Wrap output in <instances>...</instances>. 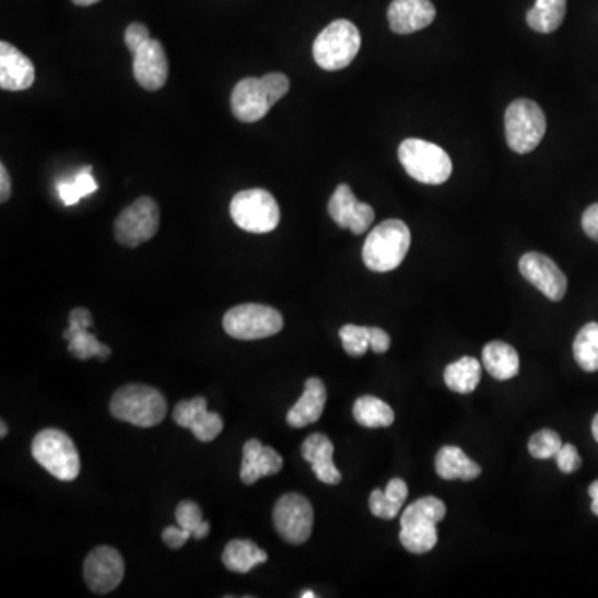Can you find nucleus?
Masks as SVG:
<instances>
[{"label":"nucleus","instance_id":"nucleus-1","mask_svg":"<svg viewBox=\"0 0 598 598\" xmlns=\"http://www.w3.org/2000/svg\"><path fill=\"white\" fill-rule=\"evenodd\" d=\"M290 92V79L284 73L273 72L261 79L239 80L232 94V112L243 124H255L267 117L277 102Z\"/></svg>","mask_w":598,"mask_h":598},{"label":"nucleus","instance_id":"nucleus-2","mask_svg":"<svg viewBox=\"0 0 598 598\" xmlns=\"http://www.w3.org/2000/svg\"><path fill=\"white\" fill-rule=\"evenodd\" d=\"M411 248V230L402 220H386L367 235L363 261L374 273H388L404 261Z\"/></svg>","mask_w":598,"mask_h":598},{"label":"nucleus","instance_id":"nucleus-3","mask_svg":"<svg viewBox=\"0 0 598 598\" xmlns=\"http://www.w3.org/2000/svg\"><path fill=\"white\" fill-rule=\"evenodd\" d=\"M446 517V505L437 497H422L408 505L401 516L402 547L411 553H427L437 546V524Z\"/></svg>","mask_w":598,"mask_h":598},{"label":"nucleus","instance_id":"nucleus-4","mask_svg":"<svg viewBox=\"0 0 598 598\" xmlns=\"http://www.w3.org/2000/svg\"><path fill=\"white\" fill-rule=\"evenodd\" d=\"M166 409L168 406L162 392L145 384H127L110 401L112 415L137 427L159 425L165 419Z\"/></svg>","mask_w":598,"mask_h":598},{"label":"nucleus","instance_id":"nucleus-5","mask_svg":"<svg viewBox=\"0 0 598 598\" xmlns=\"http://www.w3.org/2000/svg\"><path fill=\"white\" fill-rule=\"evenodd\" d=\"M399 162L419 184L443 185L453 175V160L436 143L408 139L399 145Z\"/></svg>","mask_w":598,"mask_h":598},{"label":"nucleus","instance_id":"nucleus-6","mask_svg":"<svg viewBox=\"0 0 598 598\" xmlns=\"http://www.w3.org/2000/svg\"><path fill=\"white\" fill-rule=\"evenodd\" d=\"M360 49L361 34L356 25L339 19L319 32L313 44V57L323 70L335 72L351 66Z\"/></svg>","mask_w":598,"mask_h":598},{"label":"nucleus","instance_id":"nucleus-7","mask_svg":"<svg viewBox=\"0 0 598 598\" xmlns=\"http://www.w3.org/2000/svg\"><path fill=\"white\" fill-rule=\"evenodd\" d=\"M505 140L512 152L526 155L533 152L547 132L542 108L529 98H517L505 110Z\"/></svg>","mask_w":598,"mask_h":598},{"label":"nucleus","instance_id":"nucleus-8","mask_svg":"<svg viewBox=\"0 0 598 598\" xmlns=\"http://www.w3.org/2000/svg\"><path fill=\"white\" fill-rule=\"evenodd\" d=\"M31 450L34 459L59 481L72 482L79 478V450L63 431H40L32 441Z\"/></svg>","mask_w":598,"mask_h":598},{"label":"nucleus","instance_id":"nucleus-9","mask_svg":"<svg viewBox=\"0 0 598 598\" xmlns=\"http://www.w3.org/2000/svg\"><path fill=\"white\" fill-rule=\"evenodd\" d=\"M230 213L239 228L256 235L273 232L281 219L277 198L263 188L236 194L230 203Z\"/></svg>","mask_w":598,"mask_h":598},{"label":"nucleus","instance_id":"nucleus-10","mask_svg":"<svg viewBox=\"0 0 598 598\" xmlns=\"http://www.w3.org/2000/svg\"><path fill=\"white\" fill-rule=\"evenodd\" d=\"M283 316L278 309L258 303H246L226 312L223 328L239 341L270 338L283 329Z\"/></svg>","mask_w":598,"mask_h":598},{"label":"nucleus","instance_id":"nucleus-11","mask_svg":"<svg viewBox=\"0 0 598 598\" xmlns=\"http://www.w3.org/2000/svg\"><path fill=\"white\" fill-rule=\"evenodd\" d=\"M160 210L155 200L140 197L115 220V238L127 248H137L159 232Z\"/></svg>","mask_w":598,"mask_h":598},{"label":"nucleus","instance_id":"nucleus-12","mask_svg":"<svg viewBox=\"0 0 598 598\" xmlns=\"http://www.w3.org/2000/svg\"><path fill=\"white\" fill-rule=\"evenodd\" d=\"M273 524L284 542L302 546L312 537L315 511L302 494L281 495L273 508Z\"/></svg>","mask_w":598,"mask_h":598},{"label":"nucleus","instance_id":"nucleus-13","mask_svg":"<svg viewBox=\"0 0 598 598\" xmlns=\"http://www.w3.org/2000/svg\"><path fill=\"white\" fill-rule=\"evenodd\" d=\"M124 575V559L114 547H97L89 553L83 564V578L94 594H110L121 584Z\"/></svg>","mask_w":598,"mask_h":598},{"label":"nucleus","instance_id":"nucleus-14","mask_svg":"<svg viewBox=\"0 0 598 598\" xmlns=\"http://www.w3.org/2000/svg\"><path fill=\"white\" fill-rule=\"evenodd\" d=\"M520 274L546 294L550 302H561L567 293V277L555 261L542 253H526L519 261Z\"/></svg>","mask_w":598,"mask_h":598},{"label":"nucleus","instance_id":"nucleus-15","mask_svg":"<svg viewBox=\"0 0 598 598\" xmlns=\"http://www.w3.org/2000/svg\"><path fill=\"white\" fill-rule=\"evenodd\" d=\"M328 211L336 225L351 230L354 235L366 233L376 216L373 207L357 200L356 195L347 184L336 187L328 203Z\"/></svg>","mask_w":598,"mask_h":598},{"label":"nucleus","instance_id":"nucleus-16","mask_svg":"<svg viewBox=\"0 0 598 598\" xmlns=\"http://www.w3.org/2000/svg\"><path fill=\"white\" fill-rule=\"evenodd\" d=\"M133 75L145 91H160L168 79V59L162 42L150 38L142 49L133 54Z\"/></svg>","mask_w":598,"mask_h":598},{"label":"nucleus","instance_id":"nucleus-17","mask_svg":"<svg viewBox=\"0 0 598 598\" xmlns=\"http://www.w3.org/2000/svg\"><path fill=\"white\" fill-rule=\"evenodd\" d=\"M436 19L431 0H392L389 5V27L395 34L409 35L430 27Z\"/></svg>","mask_w":598,"mask_h":598},{"label":"nucleus","instance_id":"nucleus-18","mask_svg":"<svg viewBox=\"0 0 598 598\" xmlns=\"http://www.w3.org/2000/svg\"><path fill=\"white\" fill-rule=\"evenodd\" d=\"M35 82V67L27 56L9 42H0V89L8 92L27 91Z\"/></svg>","mask_w":598,"mask_h":598},{"label":"nucleus","instance_id":"nucleus-19","mask_svg":"<svg viewBox=\"0 0 598 598\" xmlns=\"http://www.w3.org/2000/svg\"><path fill=\"white\" fill-rule=\"evenodd\" d=\"M283 469V457L273 447L263 446L258 439H249L243 446L242 478L243 484L253 485L260 479L278 474Z\"/></svg>","mask_w":598,"mask_h":598},{"label":"nucleus","instance_id":"nucleus-20","mask_svg":"<svg viewBox=\"0 0 598 598\" xmlns=\"http://www.w3.org/2000/svg\"><path fill=\"white\" fill-rule=\"evenodd\" d=\"M326 392L325 383L319 377H309L305 383V392L297 399L296 404L288 412L286 421L294 430H302L306 425L315 424L325 411Z\"/></svg>","mask_w":598,"mask_h":598},{"label":"nucleus","instance_id":"nucleus-21","mask_svg":"<svg viewBox=\"0 0 598 598\" xmlns=\"http://www.w3.org/2000/svg\"><path fill=\"white\" fill-rule=\"evenodd\" d=\"M303 459L312 464L313 472L323 484L336 485L341 482L343 476L332 462L335 446L325 434H312L302 446Z\"/></svg>","mask_w":598,"mask_h":598},{"label":"nucleus","instance_id":"nucleus-22","mask_svg":"<svg viewBox=\"0 0 598 598\" xmlns=\"http://www.w3.org/2000/svg\"><path fill=\"white\" fill-rule=\"evenodd\" d=\"M436 471L444 481H474L482 469L460 447L444 446L436 456Z\"/></svg>","mask_w":598,"mask_h":598},{"label":"nucleus","instance_id":"nucleus-23","mask_svg":"<svg viewBox=\"0 0 598 598\" xmlns=\"http://www.w3.org/2000/svg\"><path fill=\"white\" fill-rule=\"evenodd\" d=\"M223 565L235 574H248L268 561V553L251 540L235 539L226 543L222 555Z\"/></svg>","mask_w":598,"mask_h":598},{"label":"nucleus","instance_id":"nucleus-24","mask_svg":"<svg viewBox=\"0 0 598 598\" xmlns=\"http://www.w3.org/2000/svg\"><path fill=\"white\" fill-rule=\"evenodd\" d=\"M482 364L494 379L508 380L519 374V354L511 344L492 341L482 351Z\"/></svg>","mask_w":598,"mask_h":598},{"label":"nucleus","instance_id":"nucleus-25","mask_svg":"<svg viewBox=\"0 0 598 598\" xmlns=\"http://www.w3.org/2000/svg\"><path fill=\"white\" fill-rule=\"evenodd\" d=\"M408 495V484H406L402 479H391L388 488L384 489V491L376 489V491L371 492V514H373L374 517H379V519H395L399 512H401Z\"/></svg>","mask_w":598,"mask_h":598},{"label":"nucleus","instance_id":"nucleus-26","mask_svg":"<svg viewBox=\"0 0 598 598\" xmlns=\"http://www.w3.org/2000/svg\"><path fill=\"white\" fill-rule=\"evenodd\" d=\"M482 366L476 357L464 356L454 361L444 371V380L450 391L459 395H469L474 392L481 383Z\"/></svg>","mask_w":598,"mask_h":598},{"label":"nucleus","instance_id":"nucleus-27","mask_svg":"<svg viewBox=\"0 0 598 598\" xmlns=\"http://www.w3.org/2000/svg\"><path fill=\"white\" fill-rule=\"evenodd\" d=\"M63 339L69 343V353L80 361L97 360L105 361L110 357L112 350L98 341L97 336L92 335L89 328H79V326H70L63 332Z\"/></svg>","mask_w":598,"mask_h":598},{"label":"nucleus","instance_id":"nucleus-28","mask_svg":"<svg viewBox=\"0 0 598 598\" xmlns=\"http://www.w3.org/2000/svg\"><path fill=\"white\" fill-rule=\"evenodd\" d=\"M567 12V0H536L527 12V24L539 34H552L561 27Z\"/></svg>","mask_w":598,"mask_h":598},{"label":"nucleus","instance_id":"nucleus-29","mask_svg":"<svg viewBox=\"0 0 598 598\" xmlns=\"http://www.w3.org/2000/svg\"><path fill=\"white\" fill-rule=\"evenodd\" d=\"M354 419L357 424L370 430L389 427L395 422V411L388 402L374 396H361L353 406Z\"/></svg>","mask_w":598,"mask_h":598},{"label":"nucleus","instance_id":"nucleus-30","mask_svg":"<svg viewBox=\"0 0 598 598\" xmlns=\"http://www.w3.org/2000/svg\"><path fill=\"white\" fill-rule=\"evenodd\" d=\"M574 357L587 373L598 371V323H588L575 336Z\"/></svg>","mask_w":598,"mask_h":598},{"label":"nucleus","instance_id":"nucleus-31","mask_svg":"<svg viewBox=\"0 0 598 598\" xmlns=\"http://www.w3.org/2000/svg\"><path fill=\"white\" fill-rule=\"evenodd\" d=\"M98 190V184L92 175V166L83 168L72 181H60L57 185V194L66 207H73L79 203L82 198L95 194Z\"/></svg>","mask_w":598,"mask_h":598},{"label":"nucleus","instance_id":"nucleus-32","mask_svg":"<svg viewBox=\"0 0 598 598\" xmlns=\"http://www.w3.org/2000/svg\"><path fill=\"white\" fill-rule=\"evenodd\" d=\"M175 517H177L178 526L190 532L194 539L203 540L210 533V524L204 523L203 512L197 502L181 501L175 512Z\"/></svg>","mask_w":598,"mask_h":598},{"label":"nucleus","instance_id":"nucleus-33","mask_svg":"<svg viewBox=\"0 0 598 598\" xmlns=\"http://www.w3.org/2000/svg\"><path fill=\"white\" fill-rule=\"evenodd\" d=\"M339 338L344 351L350 356L360 357L366 354L370 344V328L367 326L347 325L339 329Z\"/></svg>","mask_w":598,"mask_h":598},{"label":"nucleus","instance_id":"nucleus-34","mask_svg":"<svg viewBox=\"0 0 598 598\" xmlns=\"http://www.w3.org/2000/svg\"><path fill=\"white\" fill-rule=\"evenodd\" d=\"M562 446L564 444L555 431L543 430L530 437L529 453L536 459H552L558 456Z\"/></svg>","mask_w":598,"mask_h":598},{"label":"nucleus","instance_id":"nucleus-35","mask_svg":"<svg viewBox=\"0 0 598 598\" xmlns=\"http://www.w3.org/2000/svg\"><path fill=\"white\" fill-rule=\"evenodd\" d=\"M190 431L198 441H201V443H211V441H215L223 431L222 415L204 409V411H201L200 414L197 415V419H195Z\"/></svg>","mask_w":598,"mask_h":598},{"label":"nucleus","instance_id":"nucleus-36","mask_svg":"<svg viewBox=\"0 0 598 598\" xmlns=\"http://www.w3.org/2000/svg\"><path fill=\"white\" fill-rule=\"evenodd\" d=\"M207 406V399L201 398V396L178 402V404L175 406L174 421L177 422L180 427L190 430L197 415L200 414L201 411H204V409H208Z\"/></svg>","mask_w":598,"mask_h":598},{"label":"nucleus","instance_id":"nucleus-37","mask_svg":"<svg viewBox=\"0 0 598 598\" xmlns=\"http://www.w3.org/2000/svg\"><path fill=\"white\" fill-rule=\"evenodd\" d=\"M555 460H558L559 469L564 474H572V472L581 469L582 466L581 454H578L577 447L574 444H564L561 450H559L558 456H555Z\"/></svg>","mask_w":598,"mask_h":598},{"label":"nucleus","instance_id":"nucleus-38","mask_svg":"<svg viewBox=\"0 0 598 598\" xmlns=\"http://www.w3.org/2000/svg\"><path fill=\"white\" fill-rule=\"evenodd\" d=\"M150 38L152 37H150L149 27L139 24V22L128 25L127 31H125V44H127L128 50L132 52V56L137 50L142 49Z\"/></svg>","mask_w":598,"mask_h":598},{"label":"nucleus","instance_id":"nucleus-39","mask_svg":"<svg viewBox=\"0 0 598 598\" xmlns=\"http://www.w3.org/2000/svg\"><path fill=\"white\" fill-rule=\"evenodd\" d=\"M162 539L163 542H165V546H168L169 549L178 550L188 542V539H191V533L187 532L185 529H181L180 526H172L166 527V529L163 530Z\"/></svg>","mask_w":598,"mask_h":598},{"label":"nucleus","instance_id":"nucleus-40","mask_svg":"<svg viewBox=\"0 0 598 598\" xmlns=\"http://www.w3.org/2000/svg\"><path fill=\"white\" fill-rule=\"evenodd\" d=\"M582 228L588 238L598 242V203L590 204L582 216Z\"/></svg>","mask_w":598,"mask_h":598},{"label":"nucleus","instance_id":"nucleus-41","mask_svg":"<svg viewBox=\"0 0 598 598\" xmlns=\"http://www.w3.org/2000/svg\"><path fill=\"white\" fill-rule=\"evenodd\" d=\"M370 344L374 353L383 354L391 347V338L380 328H370Z\"/></svg>","mask_w":598,"mask_h":598},{"label":"nucleus","instance_id":"nucleus-42","mask_svg":"<svg viewBox=\"0 0 598 598\" xmlns=\"http://www.w3.org/2000/svg\"><path fill=\"white\" fill-rule=\"evenodd\" d=\"M69 325L91 329L94 326V318H92V313L89 309L75 308L70 312Z\"/></svg>","mask_w":598,"mask_h":598},{"label":"nucleus","instance_id":"nucleus-43","mask_svg":"<svg viewBox=\"0 0 598 598\" xmlns=\"http://www.w3.org/2000/svg\"><path fill=\"white\" fill-rule=\"evenodd\" d=\"M11 177H9L8 168H5L4 163L0 165V201L5 203V201L11 198Z\"/></svg>","mask_w":598,"mask_h":598},{"label":"nucleus","instance_id":"nucleus-44","mask_svg":"<svg viewBox=\"0 0 598 598\" xmlns=\"http://www.w3.org/2000/svg\"><path fill=\"white\" fill-rule=\"evenodd\" d=\"M588 495L591 497V512L598 517V481L591 482Z\"/></svg>","mask_w":598,"mask_h":598},{"label":"nucleus","instance_id":"nucleus-45","mask_svg":"<svg viewBox=\"0 0 598 598\" xmlns=\"http://www.w3.org/2000/svg\"><path fill=\"white\" fill-rule=\"evenodd\" d=\"M73 4L80 5V8H89V5L97 4L101 0H72Z\"/></svg>","mask_w":598,"mask_h":598},{"label":"nucleus","instance_id":"nucleus-46","mask_svg":"<svg viewBox=\"0 0 598 598\" xmlns=\"http://www.w3.org/2000/svg\"><path fill=\"white\" fill-rule=\"evenodd\" d=\"M591 434H594V439L598 443V414L591 421Z\"/></svg>","mask_w":598,"mask_h":598},{"label":"nucleus","instance_id":"nucleus-47","mask_svg":"<svg viewBox=\"0 0 598 598\" xmlns=\"http://www.w3.org/2000/svg\"><path fill=\"white\" fill-rule=\"evenodd\" d=\"M0 431H2V433H0V437L4 439V437L8 436L9 433V427L8 424H5V421L0 422Z\"/></svg>","mask_w":598,"mask_h":598},{"label":"nucleus","instance_id":"nucleus-48","mask_svg":"<svg viewBox=\"0 0 598 598\" xmlns=\"http://www.w3.org/2000/svg\"><path fill=\"white\" fill-rule=\"evenodd\" d=\"M302 598H316V594L313 590H305L302 595H300Z\"/></svg>","mask_w":598,"mask_h":598}]
</instances>
